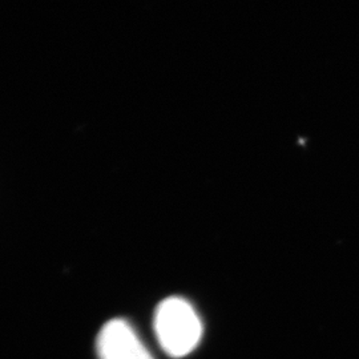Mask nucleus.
Returning a JSON list of instances; mask_svg holds the SVG:
<instances>
[{"label":"nucleus","mask_w":359,"mask_h":359,"mask_svg":"<svg viewBox=\"0 0 359 359\" xmlns=\"http://www.w3.org/2000/svg\"><path fill=\"white\" fill-rule=\"evenodd\" d=\"M99 359H154L135 329L126 320H111L96 338Z\"/></svg>","instance_id":"f03ea898"},{"label":"nucleus","mask_w":359,"mask_h":359,"mask_svg":"<svg viewBox=\"0 0 359 359\" xmlns=\"http://www.w3.org/2000/svg\"><path fill=\"white\" fill-rule=\"evenodd\" d=\"M154 333L165 354L184 358L198 346L203 323L187 299L169 297L156 309Z\"/></svg>","instance_id":"f257e3e1"}]
</instances>
